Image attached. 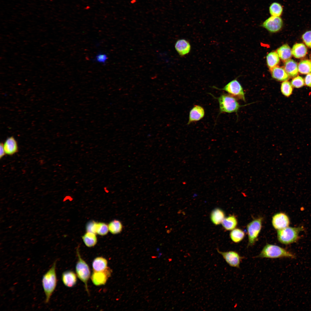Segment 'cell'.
Wrapping results in <instances>:
<instances>
[{"mask_svg":"<svg viewBox=\"0 0 311 311\" xmlns=\"http://www.w3.org/2000/svg\"><path fill=\"white\" fill-rule=\"evenodd\" d=\"M283 7L279 3L277 2L272 3L270 5L269 10L271 16L280 17L283 12Z\"/></svg>","mask_w":311,"mask_h":311,"instance_id":"cell-25","label":"cell"},{"mask_svg":"<svg viewBox=\"0 0 311 311\" xmlns=\"http://www.w3.org/2000/svg\"><path fill=\"white\" fill-rule=\"evenodd\" d=\"M301 226L297 227H287L277 230V237L280 243L288 244L296 242L299 238V233L303 230Z\"/></svg>","mask_w":311,"mask_h":311,"instance_id":"cell-4","label":"cell"},{"mask_svg":"<svg viewBox=\"0 0 311 311\" xmlns=\"http://www.w3.org/2000/svg\"><path fill=\"white\" fill-rule=\"evenodd\" d=\"M6 154L3 147V143H1L0 144V158L1 159Z\"/></svg>","mask_w":311,"mask_h":311,"instance_id":"cell-36","label":"cell"},{"mask_svg":"<svg viewBox=\"0 0 311 311\" xmlns=\"http://www.w3.org/2000/svg\"><path fill=\"white\" fill-rule=\"evenodd\" d=\"M108 226L109 231L113 234L120 233L123 229V225L122 223L120 221L116 219H114L110 221Z\"/></svg>","mask_w":311,"mask_h":311,"instance_id":"cell-27","label":"cell"},{"mask_svg":"<svg viewBox=\"0 0 311 311\" xmlns=\"http://www.w3.org/2000/svg\"><path fill=\"white\" fill-rule=\"evenodd\" d=\"M284 68L289 75L291 77H295L298 74V65L293 60L289 59L286 60L284 64Z\"/></svg>","mask_w":311,"mask_h":311,"instance_id":"cell-17","label":"cell"},{"mask_svg":"<svg viewBox=\"0 0 311 311\" xmlns=\"http://www.w3.org/2000/svg\"><path fill=\"white\" fill-rule=\"evenodd\" d=\"M255 258L276 259L282 257L295 258V256L285 249L277 245L267 243Z\"/></svg>","mask_w":311,"mask_h":311,"instance_id":"cell-2","label":"cell"},{"mask_svg":"<svg viewBox=\"0 0 311 311\" xmlns=\"http://www.w3.org/2000/svg\"><path fill=\"white\" fill-rule=\"evenodd\" d=\"M109 231L108 225L104 222H98L96 234L102 236H105L107 234Z\"/></svg>","mask_w":311,"mask_h":311,"instance_id":"cell-30","label":"cell"},{"mask_svg":"<svg viewBox=\"0 0 311 311\" xmlns=\"http://www.w3.org/2000/svg\"><path fill=\"white\" fill-rule=\"evenodd\" d=\"M108 58L106 54L99 52L96 55L93 60L96 62L105 64Z\"/></svg>","mask_w":311,"mask_h":311,"instance_id":"cell-33","label":"cell"},{"mask_svg":"<svg viewBox=\"0 0 311 311\" xmlns=\"http://www.w3.org/2000/svg\"><path fill=\"white\" fill-rule=\"evenodd\" d=\"M307 50L305 45L302 43H297L294 44L292 49V54L296 58H300L305 56L307 53Z\"/></svg>","mask_w":311,"mask_h":311,"instance_id":"cell-21","label":"cell"},{"mask_svg":"<svg viewBox=\"0 0 311 311\" xmlns=\"http://www.w3.org/2000/svg\"><path fill=\"white\" fill-rule=\"evenodd\" d=\"M230 236L233 242L235 243H238L244 239L245 234L242 230L238 228H235L231 230Z\"/></svg>","mask_w":311,"mask_h":311,"instance_id":"cell-26","label":"cell"},{"mask_svg":"<svg viewBox=\"0 0 311 311\" xmlns=\"http://www.w3.org/2000/svg\"><path fill=\"white\" fill-rule=\"evenodd\" d=\"M107 259L102 257L95 258L92 263L93 271L99 272L104 271L108 267Z\"/></svg>","mask_w":311,"mask_h":311,"instance_id":"cell-19","label":"cell"},{"mask_svg":"<svg viewBox=\"0 0 311 311\" xmlns=\"http://www.w3.org/2000/svg\"><path fill=\"white\" fill-rule=\"evenodd\" d=\"M77 254L78 260L75 267L76 274L77 277L84 283L86 291L89 293L88 282L90 276V269L88 265L81 258L78 250Z\"/></svg>","mask_w":311,"mask_h":311,"instance_id":"cell-5","label":"cell"},{"mask_svg":"<svg viewBox=\"0 0 311 311\" xmlns=\"http://www.w3.org/2000/svg\"><path fill=\"white\" fill-rule=\"evenodd\" d=\"M3 147L6 154L11 156L18 151L17 143L13 136H10L5 140Z\"/></svg>","mask_w":311,"mask_h":311,"instance_id":"cell-14","label":"cell"},{"mask_svg":"<svg viewBox=\"0 0 311 311\" xmlns=\"http://www.w3.org/2000/svg\"><path fill=\"white\" fill-rule=\"evenodd\" d=\"M223 227L225 230L231 231L235 228L238 224V221L234 215H230L225 217L221 223Z\"/></svg>","mask_w":311,"mask_h":311,"instance_id":"cell-20","label":"cell"},{"mask_svg":"<svg viewBox=\"0 0 311 311\" xmlns=\"http://www.w3.org/2000/svg\"><path fill=\"white\" fill-rule=\"evenodd\" d=\"M273 78L279 81H284L288 80L289 76L283 68L276 66L270 69Z\"/></svg>","mask_w":311,"mask_h":311,"instance_id":"cell-16","label":"cell"},{"mask_svg":"<svg viewBox=\"0 0 311 311\" xmlns=\"http://www.w3.org/2000/svg\"><path fill=\"white\" fill-rule=\"evenodd\" d=\"M290 224L289 217L285 213L280 212L274 215L272 218V224L274 228L278 230L287 227Z\"/></svg>","mask_w":311,"mask_h":311,"instance_id":"cell-11","label":"cell"},{"mask_svg":"<svg viewBox=\"0 0 311 311\" xmlns=\"http://www.w3.org/2000/svg\"><path fill=\"white\" fill-rule=\"evenodd\" d=\"M212 87L216 89L224 91L237 99L245 101V93L243 88L240 83L236 79L230 81L221 88H218L215 86Z\"/></svg>","mask_w":311,"mask_h":311,"instance_id":"cell-7","label":"cell"},{"mask_svg":"<svg viewBox=\"0 0 311 311\" xmlns=\"http://www.w3.org/2000/svg\"><path fill=\"white\" fill-rule=\"evenodd\" d=\"M205 112L204 108L199 105H195L190 110L187 124L200 121L205 115Z\"/></svg>","mask_w":311,"mask_h":311,"instance_id":"cell-12","label":"cell"},{"mask_svg":"<svg viewBox=\"0 0 311 311\" xmlns=\"http://www.w3.org/2000/svg\"><path fill=\"white\" fill-rule=\"evenodd\" d=\"M280 90L281 93L284 95L286 97H289L291 95L292 92V85L288 81H283L281 84Z\"/></svg>","mask_w":311,"mask_h":311,"instance_id":"cell-29","label":"cell"},{"mask_svg":"<svg viewBox=\"0 0 311 311\" xmlns=\"http://www.w3.org/2000/svg\"><path fill=\"white\" fill-rule=\"evenodd\" d=\"M298 71L303 74L311 73V62L308 60L300 61L298 65Z\"/></svg>","mask_w":311,"mask_h":311,"instance_id":"cell-28","label":"cell"},{"mask_svg":"<svg viewBox=\"0 0 311 311\" xmlns=\"http://www.w3.org/2000/svg\"><path fill=\"white\" fill-rule=\"evenodd\" d=\"M112 272L111 270L109 267L102 271H93L91 276L92 282L96 286L105 285L111 276Z\"/></svg>","mask_w":311,"mask_h":311,"instance_id":"cell-10","label":"cell"},{"mask_svg":"<svg viewBox=\"0 0 311 311\" xmlns=\"http://www.w3.org/2000/svg\"><path fill=\"white\" fill-rule=\"evenodd\" d=\"M225 217V213L222 209L219 208H216L211 212L210 218L213 224L218 225L221 224Z\"/></svg>","mask_w":311,"mask_h":311,"instance_id":"cell-18","label":"cell"},{"mask_svg":"<svg viewBox=\"0 0 311 311\" xmlns=\"http://www.w3.org/2000/svg\"><path fill=\"white\" fill-rule=\"evenodd\" d=\"M217 251L230 266L240 268V263L244 257L241 256L238 253L233 251L222 252L218 249Z\"/></svg>","mask_w":311,"mask_h":311,"instance_id":"cell-8","label":"cell"},{"mask_svg":"<svg viewBox=\"0 0 311 311\" xmlns=\"http://www.w3.org/2000/svg\"><path fill=\"white\" fill-rule=\"evenodd\" d=\"M98 223V222L94 221L88 222L86 227L87 232L93 233L96 234Z\"/></svg>","mask_w":311,"mask_h":311,"instance_id":"cell-31","label":"cell"},{"mask_svg":"<svg viewBox=\"0 0 311 311\" xmlns=\"http://www.w3.org/2000/svg\"><path fill=\"white\" fill-rule=\"evenodd\" d=\"M56 260L54 261L51 268L42 277V283L45 295V303L49 302L56 285L57 280L56 271Z\"/></svg>","mask_w":311,"mask_h":311,"instance_id":"cell-1","label":"cell"},{"mask_svg":"<svg viewBox=\"0 0 311 311\" xmlns=\"http://www.w3.org/2000/svg\"><path fill=\"white\" fill-rule=\"evenodd\" d=\"M82 238L85 245L89 247L94 246L97 242L96 234L91 232H87Z\"/></svg>","mask_w":311,"mask_h":311,"instance_id":"cell-23","label":"cell"},{"mask_svg":"<svg viewBox=\"0 0 311 311\" xmlns=\"http://www.w3.org/2000/svg\"><path fill=\"white\" fill-rule=\"evenodd\" d=\"M211 94L218 100L220 114L237 113L240 108L242 106L239 104L236 98L228 94H222L217 97Z\"/></svg>","mask_w":311,"mask_h":311,"instance_id":"cell-3","label":"cell"},{"mask_svg":"<svg viewBox=\"0 0 311 311\" xmlns=\"http://www.w3.org/2000/svg\"><path fill=\"white\" fill-rule=\"evenodd\" d=\"M175 47L177 53L181 56L188 54L191 50V45L189 42L184 39L177 40L175 43Z\"/></svg>","mask_w":311,"mask_h":311,"instance_id":"cell-13","label":"cell"},{"mask_svg":"<svg viewBox=\"0 0 311 311\" xmlns=\"http://www.w3.org/2000/svg\"><path fill=\"white\" fill-rule=\"evenodd\" d=\"M277 52L279 57L282 60H286L292 56L291 50L287 44H284L279 47L277 50Z\"/></svg>","mask_w":311,"mask_h":311,"instance_id":"cell-22","label":"cell"},{"mask_svg":"<svg viewBox=\"0 0 311 311\" xmlns=\"http://www.w3.org/2000/svg\"><path fill=\"white\" fill-rule=\"evenodd\" d=\"M263 220L262 217H259L253 220L247 225L248 238L247 247L253 245L257 240L261 229Z\"/></svg>","mask_w":311,"mask_h":311,"instance_id":"cell-6","label":"cell"},{"mask_svg":"<svg viewBox=\"0 0 311 311\" xmlns=\"http://www.w3.org/2000/svg\"><path fill=\"white\" fill-rule=\"evenodd\" d=\"M77 275L74 272L71 270H67L64 272L62 274V280L64 285L69 287H73L75 285L77 282Z\"/></svg>","mask_w":311,"mask_h":311,"instance_id":"cell-15","label":"cell"},{"mask_svg":"<svg viewBox=\"0 0 311 311\" xmlns=\"http://www.w3.org/2000/svg\"><path fill=\"white\" fill-rule=\"evenodd\" d=\"M304 81L306 85L311 87V73L306 75Z\"/></svg>","mask_w":311,"mask_h":311,"instance_id":"cell-35","label":"cell"},{"mask_svg":"<svg viewBox=\"0 0 311 311\" xmlns=\"http://www.w3.org/2000/svg\"><path fill=\"white\" fill-rule=\"evenodd\" d=\"M304 83L305 81L303 78L299 76L295 77L291 81L292 86L297 88L303 86L304 85Z\"/></svg>","mask_w":311,"mask_h":311,"instance_id":"cell-32","label":"cell"},{"mask_svg":"<svg viewBox=\"0 0 311 311\" xmlns=\"http://www.w3.org/2000/svg\"><path fill=\"white\" fill-rule=\"evenodd\" d=\"M283 24V20L281 17L271 16L263 22L261 26L270 32L274 33L281 29Z\"/></svg>","mask_w":311,"mask_h":311,"instance_id":"cell-9","label":"cell"},{"mask_svg":"<svg viewBox=\"0 0 311 311\" xmlns=\"http://www.w3.org/2000/svg\"><path fill=\"white\" fill-rule=\"evenodd\" d=\"M302 38L306 45L311 48V31H307L304 33L302 36Z\"/></svg>","mask_w":311,"mask_h":311,"instance_id":"cell-34","label":"cell"},{"mask_svg":"<svg viewBox=\"0 0 311 311\" xmlns=\"http://www.w3.org/2000/svg\"><path fill=\"white\" fill-rule=\"evenodd\" d=\"M266 61L270 69L276 66L280 62V57L277 52L273 51L268 54L266 56Z\"/></svg>","mask_w":311,"mask_h":311,"instance_id":"cell-24","label":"cell"}]
</instances>
